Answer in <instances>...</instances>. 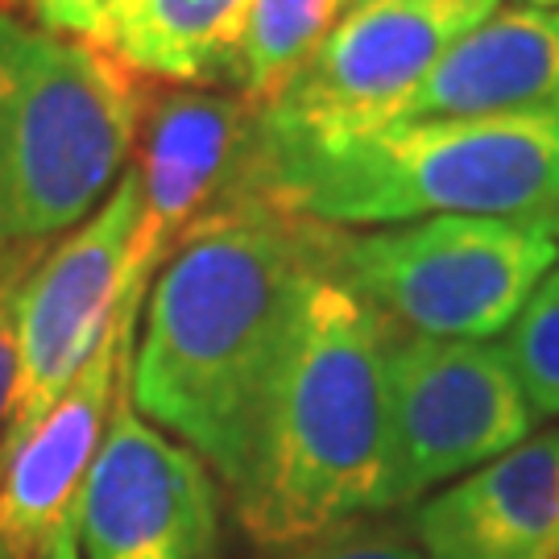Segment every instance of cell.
Returning <instances> with one entry per match:
<instances>
[{
	"instance_id": "7c38bea8",
	"label": "cell",
	"mask_w": 559,
	"mask_h": 559,
	"mask_svg": "<svg viewBox=\"0 0 559 559\" xmlns=\"http://www.w3.org/2000/svg\"><path fill=\"white\" fill-rule=\"evenodd\" d=\"M423 559H559V436H531L411 514Z\"/></svg>"
},
{
	"instance_id": "ac0fdd59",
	"label": "cell",
	"mask_w": 559,
	"mask_h": 559,
	"mask_svg": "<svg viewBox=\"0 0 559 559\" xmlns=\"http://www.w3.org/2000/svg\"><path fill=\"white\" fill-rule=\"evenodd\" d=\"M290 559H423V551L411 526L378 522L369 514V519L340 522L316 539L299 543V551Z\"/></svg>"
},
{
	"instance_id": "30bf717a",
	"label": "cell",
	"mask_w": 559,
	"mask_h": 559,
	"mask_svg": "<svg viewBox=\"0 0 559 559\" xmlns=\"http://www.w3.org/2000/svg\"><path fill=\"white\" fill-rule=\"evenodd\" d=\"M221 498L212 468L187 443L138 415L129 378L104 427L83 489V559H212Z\"/></svg>"
},
{
	"instance_id": "52a82bcc",
	"label": "cell",
	"mask_w": 559,
	"mask_h": 559,
	"mask_svg": "<svg viewBox=\"0 0 559 559\" xmlns=\"http://www.w3.org/2000/svg\"><path fill=\"white\" fill-rule=\"evenodd\" d=\"M141 224L138 170L129 166L112 195L67 237H59L38 270L29 274L21 299L17 385L9 419L0 427V456L59 402L92 353L100 348L129 282L145 274L133 265V240Z\"/></svg>"
},
{
	"instance_id": "8fae6325",
	"label": "cell",
	"mask_w": 559,
	"mask_h": 559,
	"mask_svg": "<svg viewBox=\"0 0 559 559\" xmlns=\"http://www.w3.org/2000/svg\"><path fill=\"white\" fill-rule=\"evenodd\" d=\"M261 108L228 87H166L145 104L133 265L150 278L203 216L249 187Z\"/></svg>"
},
{
	"instance_id": "ffe728a7",
	"label": "cell",
	"mask_w": 559,
	"mask_h": 559,
	"mask_svg": "<svg viewBox=\"0 0 559 559\" xmlns=\"http://www.w3.org/2000/svg\"><path fill=\"white\" fill-rule=\"evenodd\" d=\"M522 4H535V9H559V0H522Z\"/></svg>"
},
{
	"instance_id": "5b68a950",
	"label": "cell",
	"mask_w": 559,
	"mask_h": 559,
	"mask_svg": "<svg viewBox=\"0 0 559 559\" xmlns=\"http://www.w3.org/2000/svg\"><path fill=\"white\" fill-rule=\"evenodd\" d=\"M559 261V233L522 216H427L332 228L328 270L411 336L493 340Z\"/></svg>"
},
{
	"instance_id": "3957f363",
	"label": "cell",
	"mask_w": 559,
	"mask_h": 559,
	"mask_svg": "<svg viewBox=\"0 0 559 559\" xmlns=\"http://www.w3.org/2000/svg\"><path fill=\"white\" fill-rule=\"evenodd\" d=\"M390 323L323 265L261 402L237 519L261 547H299L390 510Z\"/></svg>"
},
{
	"instance_id": "ba28073f",
	"label": "cell",
	"mask_w": 559,
	"mask_h": 559,
	"mask_svg": "<svg viewBox=\"0 0 559 559\" xmlns=\"http://www.w3.org/2000/svg\"><path fill=\"white\" fill-rule=\"evenodd\" d=\"M501 0H353L261 117L290 129L378 124L431 80Z\"/></svg>"
},
{
	"instance_id": "2e32d148",
	"label": "cell",
	"mask_w": 559,
	"mask_h": 559,
	"mask_svg": "<svg viewBox=\"0 0 559 559\" xmlns=\"http://www.w3.org/2000/svg\"><path fill=\"white\" fill-rule=\"evenodd\" d=\"M501 348L514 365L535 423L559 419V261L531 290Z\"/></svg>"
},
{
	"instance_id": "9a60e30c",
	"label": "cell",
	"mask_w": 559,
	"mask_h": 559,
	"mask_svg": "<svg viewBox=\"0 0 559 559\" xmlns=\"http://www.w3.org/2000/svg\"><path fill=\"white\" fill-rule=\"evenodd\" d=\"M348 9L353 0H253L233 92L270 104Z\"/></svg>"
},
{
	"instance_id": "d6986e66",
	"label": "cell",
	"mask_w": 559,
	"mask_h": 559,
	"mask_svg": "<svg viewBox=\"0 0 559 559\" xmlns=\"http://www.w3.org/2000/svg\"><path fill=\"white\" fill-rule=\"evenodd\" d=\"M34 17L38 29L71 41H87L112 55V25H117V0H17Z\"/></svg>"
},
{
	"instance_id": "e0dca14e",
	"label": "cell",
	"mask_w": 559,
	"mask_h": 559,
	"mask_svg": "<svg viewBox=\"0 0 559 559\" xmlns=\"http://www.w3.org/2000/svg\"><path fill=\"white\" fill-rule=\"evenodd\" d=\"M50 245H17L0 249V427L9 419V402L17 385V353H21V299L29 274L38 270Z\"/></svg>"
},
{
	"instance_id": "277c9868",
	"label": "cell",
	"mask_w": 559,
	"mask_h": 559,
	"mask_svg": "<svg viewBox=\"0 0 559 559\" xmlns=\"http://www.w3.org/2000/svg\"><path fill=\"white\" fill-rule=\"evenodd\" d=\"M141 117L120 59L0 13V249L80 228L124 175Z\"/></svg>"
},
{
	"instance_id": "9c48e42d",
	"label": "cell",
	"mask_w": 559,
	"mask_h": 559,
	"mask_svg": "<svg viewBox=\"0 0 559 559\" xmlns=\"http://www.w3.org/2000/svg\"><path fill=\"white\" fill-rule=\"evenodd\" d=\"M145 290L150 274L129 282L92 360L29 436L0 456V559H80L83 489L129 378Z\"/></svg>"
},
{
	"instance_id": "6da1fadb",
	"label": "cell",
	"mask_w": 559,
	"mask_h": 559,
	"mask_svg": "<svg viewBox=\"0 0 559 559\" xmlns=\"http://www.w3.org/2000/svg\"><path fill=\"white\" fill-rule=\"evenodd\" d=\"M328 237L332 224L245 187L203 216L150 278L129 399L228 489L249 464L302 290L328 265Z\"/></svg>"
},
{
	"instance_id": "4fadbf2b",
	"label": "cell",
	"mask_w": 559,
	"mask_h": 559,
	"mask_svg": "<svg viewBox=\"0 0 559 559\" xmlns=\"http://www.w3.org/2000/svg\"><path fill=\"white\" fill-rule=\"evenodd\" d=\"M489 112L559 117V9L498 4L390 120Z\"/></svg>"
},
{
	"instance_id": "7a4b0ae2",
	"label": "cell",
	"mask_w": 559,
	"mask_h": 559,
	"mask_svg": "<svg viewBox=\"0 0 559 559\" xmlns=\"http://www.w3.org/2000/svg\"><path fill=\"white\" fill-rule=\"evenodd\" d=\"M249 187L332 228L522 216L559 233V117H415L340 129L258 120Z\"/></svg>"
},
{
	"instance_id": "8992f818",
	"label": "cell",
	"mask_w": 559,
	"mask_h": 559,
	"mask_svg": "<svg viewBox=\"0 0 559 559\" xmlns=\"http://www.w3.org/2000/svg\"><path fill=\"white\" fill-rule=\"evenodd\" d=\"M390 506L419 501L531 440L514 365L493 340H436L390 328Z\"/></svg>"
},
{
	"instance_id": "5bb4252c",
	"label": "cell",
	"mask_w": 559,
	"mask_h": 559,
	"mask_svg": "<svg viewBox=\"0 0 559 559\" xmlns=\"http://www.w3.org/2000/svg\"><path fill=\"white\" fill-rule=\"evenodd\" d=\"M253 0H117L112 59L170 87L233 92Z\"/></svg>"
}]
</instances>
